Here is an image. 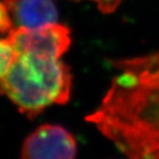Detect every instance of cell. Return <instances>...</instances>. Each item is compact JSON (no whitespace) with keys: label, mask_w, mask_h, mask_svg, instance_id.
I'll list each match as a JSON object with an SVG mask.
<instances>
[{"label":"cell","mask_w":159,"mask_h":159,"mask_svg":"<svg viewBox=\"0 0 159 159\" xmlns=\"http://www.w3.org/2000/svg\"><path fill=\"white\" fill-rule=\"evenodd\" d=\"M114 66L120 74L86 120L127 157L159 158V51Z\"/></svg>","instance_id":"obj_1"},{"label":"cell","mask_w":159,"mask_h":159,"mask_svg":"<svg viewBox=\"0 0 159 159\" xmlns=\"http://www.w3.org/2000/svg\"><path fill=\"white\" fill-rule=\"evenodd\" d=\"M70 68L59 58L30 52L16 53L0 92L27 118L34 119L53 104H65L70 98Z\"/></svg>","instance_id":"obj_2"},{"label":"cell","mask_w":159,"mask_h":159,"mask_svg":"<svg viewBox=\"0 0 159 159\" xmlns=\"http://www.w3.org/2000/svg\"><path fill=\"white\" fill-rule=\"evenodd\" d=\"M7 39L16 53L43 54L60 59L71 44V31L58 22L34 28L14 27Z\"/></svg>","instance_id":"obj_3"},{"label":"cell","mask_w":159,"mask_h":159,"mask_svg":"<svg viewBox=\"0 0 159 159\" xmlns=\"http://www.w3.org/2000/svg\"><path fill=\"white\" fill-rule=\"evenodd\" d=\"M75 136L61 125L43 124L25 139L21 157L25 159H72L77 156Z\"/></svg>","instance_id":"obj_4"},{"label":"cell","mask_w":159,"mask_h":159,"mask_svg":"<svg viewBox=\"0 0 159 159\" xmlns=\"http://www.w3.org/2000/svg\"><path fill=\"white\" fill-rule=\"evenodd\" d=\"M14 26L34 28L58 21V9L53 0H3Z\"/></svg>","instance_id":"obj_5"},{"label":"cell","mask_w":159,"mask_h":159,"mask_svg":"<svg viewBox=\"0 0 159 159\" xmlns=\"http://www.w3.org/2000/svg\"><path fill=\"white\" fill-rule=\"evenodd\" d=\"M15 57L16 52L7 37L0 39V82L7 74Z\"/></svg>","instance_id":"obj_6"},{"label":"cell","mask_w":159,"mask_h":159,"mask_svg":"<svg viewBox=\"0 0 159 159\" xmlns=\"http://www.w3.org/2000/svg\"><path fill=\"white\" fill-rule=\"evenodd\" d=\"M14 28L11 16L4 1H0V33H9Z\"/></svg>","instance_id":"obj_7"},{"label":"cell","mask_w":159,"mask_h":159,"mask_svg":"<svg viewBox=\"0 0 159 159\" xmlns=\"http://www.w3.org/2000/svg\"><path fill=\"white\" fill-rule=\"evenodd\" d=\"M75 1H78V0H75ZM92 1L96 3L98 9L102 14L109 15L117 11L122 0H92Z\"/></svg>","instance_id":"obj_8"}]
</instances>
